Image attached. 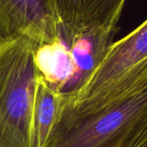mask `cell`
<instances>
[{
  "label": "cell",
  "instance_id": "cell-4",
  "mask_svg": "<svg viewBox=\"0 0 147 147\" xmlns=\"http://www.w3.org/2000/svg\"><path fill=\"white\" fill-rule=\"evenodd\" d=\"M59 25L54 0H0V45L22 37L37 47L51 43Z\"/></svg>",
  "mask_w": 147,
  "mask_h": 147
},
{
  "label": "cell",
  "instance_id": "cell-2",
  "mask_svg": "<svg viewBox=\"0 0 147 147\" xmlns=\"http://www.w3.org/2000/svg\"><path fill=\"white\" fill-rule=\"evenodd\" d=\"M36 47L28 37L0 45V147H30Z\"/></svg>",
  "mask_w": 147,
  "mask_h": 147
},
{
  "label": "cell",
  "instance_id": "cell-1",
  "mask_svg": "<svg viewBox=\"0 0 147 147\" xmlns=\"http://www.w3.org/2000/svg\"><path fill=\"white\" fill-rule=\"evenodd\" d=\"M147 86V20L112 43L80 89L65 98L79 114H91L123 101Z\"/></svg>",
  "mask_w": 147,
  "mask_h": 147
},
{
  "label": "cell",
  "instance_id": "cell-6",
  "mask_svg": "<svg viewBox=\"0 0 147 147\" xmlns=\"http://www.w3.org/2000/svg\"><path fill=\"white\" fill-rule=\"evenodd\" d=\"M64 102L65 98L39 77L32 115L30 147H46Z\"/></svg>",
  "mask_w": 147,
  "mask_h": 147
},
{
  "label": "cell",
  "instance_id": "cell-3",
  "mask_svg": "<svg viewBox=\"0 0 147 147\" xmlns=\"http://www.w3.org/2000/svg\"><path fill=\"white\" fill-rule=\"evenodd\" d=\"M147 109V86L123 101L91 114L64 105L46 147H121Z\"/></svg>",
  "mask_w": 147,
  "mask_h": 147
},
{
  "label": "cell",
  "instance_id": "cell-5",
  "mask_svg": "<svg viewBox=\"0 0 147 147\" xmlns=\"http://www.w3.org/2000/svg\"><path fill=\"white\" fill-rule=\"evenodd\" d=\"M60 26L91 36L115 34L126 0H54Z\"/></svg>",
  "mask_w": 147,
  "mask_h": 147
},
{
  "label": "cell",
  "instance_id": "cell-7",
  "mask_svg": "<svg viewBox=\"0 0 147 147\" xmlns=\"http://www.w3.org/2000/svg\"><path fill=\"white\" fill-rule=\"evenodd\" d=\"M121 147H147V109Z\"/></svg>",
  "mask_w": 147,
  "mask_h": 147
}]
</instances>
